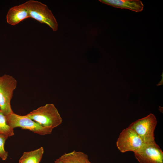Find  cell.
<instances>
[{
	"label": "cell",
	"mask_w": 163,
	"mask_h": 163,
	"mask_svg": "<svg viewBox=\"0 0 163 163\" xmlns=\"http://www.w3.org/2000/svg\"><path fill=\"white\" fill-rule=\"evenodd\" d=\"M26 115L41 126L52 130L62 122L57 109L52 104L40 107Z\"/></svg>",
	"instance_id": "6da1fadb"
},
{
	"label": "cell",
	"mask_w": 163,
	"mask_h": 163,
	"mask_svg": "<svg viewBox=\"0 0 163 163\" xmlns=\"http://www.w3.org/2000/svg\"><path fill=\"white\" fill-rule=\"evenodd\" d=\"M29 13L30 18L49 26L53 31L58 29V24L51 11L47 6L42 2L30 0L23 3Z\"/></svg>",
	"instance_id": "7a4b0ae2"
},
{
	"label": "cell",
	"mask_w": 163,
	"mask_h": 163,
	"mask_svg": "<svg viewBox=\"0 0 163 163\" xmlns=\"http://www.w3.org/2000/svg\"><path fill=\"white\" fill-rule=\"evenodd\" d=\"M157 123L154 115L151 113L132 123L128 126L134 129L146 144L155 142L154 131Z\"/></svg>",
	"instance_id": "3957f363"
},
{
	"label": "cell",
	"mask_w": 163,
	"mask_h": 163,
	"mask_svg": "<svg viewBox=\"0 0 163 163\" xmlns=\"http://www.w3.org/2000/svg\"><path fill=\"white\" fill-rule=\"evenodd\" d=\"M17 85L13 77L5 74L0 77V110L5 116L13 112L11 101Z\"/></svg>",
	"instance_id": "277c9868"
},
{
	"label": "cell",
	"mask_w": 163,
	"mask_h": 163,
	"mask_svg": "<svg viewBox=\"0 0 163 163\" xmlns=\"http://www.w3.org/2000/svg\"><path fill=\"white\" fill-rule=\"evenodd\" d=\"M5 117L7 124L13 129L19 127L41 135L50 134L53 130L41 126L26 115H20L13 113Z\"/></svg>",
	"instance_id": "5b68a950"
},
{
	"label": "cell",
	"mask_w": 163,
	"mask_h": 163,
	"mask_svg": "<svg viewBox=\"0 0 163 163\" xmlns=\"http://www.w3.org/2000/svg\"><path fill=\"white\" fill-rule=\"evenodd\" d=\"M146 144L134 129L129 127L120 133L116 142L117 147L122 153L129 151L135 153Z\"/></svg>",
	"instance_id": "8992f818"
},
{
	"label": "cell",
	"mask_w": 163,
	"mask_h": 163,
	"mask_svg": "<svg viewBox=\"0 0 163 163\" xmlns=\"http://www.w3.org/2000/svg\"><path fill=\"white\" fill-rule=\"evenodd\" d=\"M134 154L139 163H163V152L156 142L146 144Z\"/></svg>",
	"instance_id": "52a82bcc"
},
{
	"label": "cell",
	"mask_w": 163,
	"mask_h": 163,
	"mask_svg": "<svg viewBox=\"0 0 163 163\" xmlns=\"http://www.w3.org/2000/svg\"><path fill=\"white\" fill-rule=\"evenodd\" d=\"M29 18L28 11L23 4L10 8L6 17L7 22L12 25H16Z\"/></svg>",
	"instance_id": "ba28073f"
},
{
	"label": "cell",
	"mask_w": 163,
	"mask_h": 163,
	"mask_svg": "<svg viewBox=\"0 0 163 163\" xmlns=\"http://www.w3.org/2000/svg\"><path fill=\"white\" fill-rule=\"evenodd\" d=\"M102 3L121 8L127 9L136 12L143 9L144 5L139 0H99Z\"/></svg>",
	"instance_id": "9c48e42d"
},
{
	"label": "cell",
	"mask_w": 163,
	"mask_h": 163,
	"mask_svg": "<svg viewBox=\"0 0 163 163\" xmlns=\"http://www.w3.org/2000/svg\"><path fill=\"white\" fill-rule=\"evenodd\" d=\"M59 158L62 163H87L89 160L86 154L75 150L65 153Z\"/></svg>",
	"instance_id": "30bf717a"
},
{
	"label": "cell",
	"mask_w": 163,
	"mask_h": 163,
	"mask_svg": "<svg viewBox=\"0 0 163 163\" xmlns=\"http://www.w3.org/2000/svg\"><path fill=\"white\" fill-rule=\"evenodd\" d=\"M44 153L43 147L24 152L19 159L20 163H40Z\"/></svg>",
	"instance_id": "8fae6325"
},
{
	"label": "cell",
	"mask_w": 163,
	"mask_h": 163,
	"mask_svg": "<svg viewBox=\"0 0 163 163\" xmlns=\"http://www.w3.org/2000/svg\"><path fill=\"white\" fill-rule=\"evenodd\" d=\"M14 135V129L8 125L6 122L5 117L0 111V135L11 136Z\"/></svg>",
	"instance_id": "7c38bea8"
},
{
	"label": "cell",
	"mask_w": 163,
	"mask_h": 163,
	"mask_svg": "<svg viewBox=\"0 0 163 163\" xmlns=\"http://www.w3.org/2000/svg\"><path fill=\"white\" fill-rule=\"evenodd\" d=\"M8 138L6 136L0 135V157L3 160H6L8 156V152L4 149L5 143Z\"/></svg>",
	"instance_id": "4fadbf2b"
},
{
	"label": "cell",
	"mask_w": 163,
	"mask_h": 163,
	"mask_svg": "<svg viewBox=\"0 0 163 163\" xmlns=\"http://www.w3.org/2000/svg\"><path fill=\"white\" fill-rule=\"evenodd\" d=\"M163 72H162V74L161 75V76L162 77V78L161 79V81L157 85V86H158L161 85H162L163 83Z\"/></svg>",
	"instance_id": "5bb4252c"
},
{
	"label": "cell",
	"mask_w": 163,
	"mask_h": 163,
	"mask_svg": "<svg viewBox=\"0 0 163 163\" xmlns=\"http://www.w3.org/2000/svg\"><path fill=\"white\" fill-rule=\"evenodd\" d=\"M54 163H62V162L58 158L56 160L54 161Z\"/></svg>",
	"instance_id": "9a60e30c"
},
{
	"label": "cell",
	"mask_w": 163,
	"mask_h": 163,
	"mask_svg": "<svg viewBox=\"0 0 163 163\" xmlns=\"http://www.w3.org/2000/svg\"><path fill=\"white\" fill-rule=\"evenodd\" d=\"M87 163H92L91 162L89 161V160H88V161H87Z\"/></svg>",
	"instance_id": "2e32d148"
},
{
	"label": "cell",
	"mask_w": 163,
	"mask_h": 163,
	"mask_svg": "<svg viewBox=\"0 0 163 163\" xmlns=\"http://www.w3.org/2000/svg\"><path fill=\"white\" fill-rule=\"evenodd\" d=\"M0 111H1V110H0Z\"/></svg>",
	"instance_id": "e0dca14e"
},
{
	"label": "cell",
	"mask_w": 163,
	"mask_h": 163,
	"mask_svg": "<svg viewBox=\"0 0 163 163\" xmlns=\"http://www.w3.org/2000/svg\"></svg>",
	"instance_id": "ac0fdd59"
},
{
	"label": "cell",
	"mask_w": 163,
	"mask_h": 163,
	"mask_svg": "<svg viewBox=\"0 0 163 163\" xmlns=\"http://www.w3.org/2000/svg\"></svg>",
	"instance_id": "d6986e66"
}]
</instances>
